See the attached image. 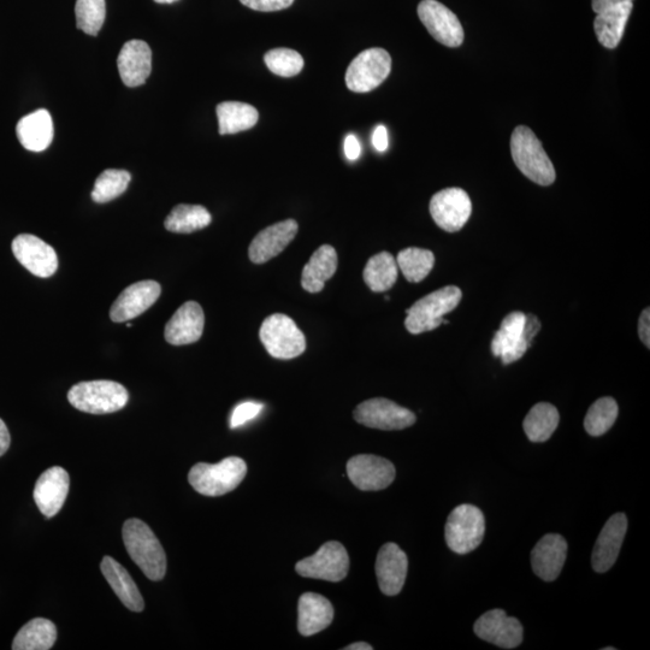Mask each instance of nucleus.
Masks as SVG:
<instances>
[{
    "label": "nucleus",
    "instance_id": "nucleus-34",
    "mask_svg": "<svg viewBox=\"0 0 650 650\" xmlns=\"http://www.w3.org/2000/svg\"><path fill=\"white\" fill-rule=\"evenodd\" d=\"M211 221L210 212L204 206L181 204L170 212L164 226L171 233L191 234L210 226Z\"/></svg>",
    "mask_w": 650,
    "mask_h": 650
},
{
    "label": "nucleus",
    "instance_id": "nucleus-23",
    "mask_svg": "<svg viewBox=\"0 0 650 650\" xmlns=\"http://www.w3.org/2000/svg\"><path fill=\"white\" fill-rule=\"evenodd\" d=\"M118 72L128 87L144 85L152 72V51L143 40H130L124 44L117 58Z\"/></svg>",
    "mask_w": 650,
    "mask_h": 650
},
{
    "label": "nucleus",
    "instance_id": "nucleus-3",
    "mask_svg": "<svg viewBox=\"0 0 650 650\" xmlns=\"http://www.w3.org/2000/svg\"><path fill=\"white\" fill-rule=\"evenodd\" d=\"M247 474L241 458L229 457L217 464L198 463L189 471L188 481L199 494L222 496L238 488Z\"/></svg>",
    "mask_w": 650,
    "mask_h": 650
},
{
    "label": "nucleus",
    "instance_id": "nucleus-21",
    "mask_svg": "<svg viewBox=\"0 0 650 650\" xmlns=\"http://www.w3.org/2000/svg\"><path fill=\"white\" fill-rule=\"evenodd\" d=\"M70 487L68 472L59 466L43 472L34 488V501L46 518L55 517L67 499Z\"/></svg>",
    "mask_w": 650,
    "mask_h": 650
},
{
    "label": "nucleus",
    "instance_id": "nucleus-29",
    "mask_svg": "<svg viewBox=\"0 0 650 650\" xmlns=\"http://www.w3.org/2000/svg\"><path fill=\"white\" fill-rule=\"evenodd\" d=\"M634 4L632 2L617 5L601 11L594 21L596 38L607 49H616L622 40L626 23H628Z\"/></svg>",
    "mask_w": 650,
    "mask_h": 650
},
{
    "label": "nucleus",
    "instance_id": "nucleus-1",
    "mask_svg": "<svg viewBox=\"0 0 650 650\" xmlns=\"http://www.w3.org/2000/svg\"><path fill=\"white\" fill-rule=\"evenodd\" d=\"M122 534L130 558L145 576L151 581H162L167 573V555L149 525L140 519H128Z\"/></svg>",
    "mask_w": 650,
    "mask_h": 650
},
{
    "label": "nucleus",
    "instance_id": "nucleus-9",
    "mask_svg": "<svg viewBox=\"0 0 650 650\" xmlns=\"http://www.w3.org/2000/svg\"><path fill=\"white\" fill-rule=\"evenodd\" d=\"M350 570V557L340 542L330 541L309 558L300 560L295 571L301 577L341 582Z\"/></svg>",
    "mask_w": 650,
    "mask_h": 650
},
{
    "label": "nucleus",
    "instance_id": "nucleus-27",
    "mask_svg": "<svg viewBox=\"0 0 650 650\" xmlns=\"http://www.w3.org/2000/svg\"><path fill=\"white\" fill-rule=\"evenodd\" d=\"M103 575L122 604L133 612H143L145 602L128 571L114 558L105 557L100 565Z\"/></svg>",
    "mask_w": 650,
    "mask_h": 650
},
{
    "label": "nucleus",
    "instance_id": "nucleus-14",
    "mask_svg": "<svg viewBox=\"0 0 650 650\" xmlns=\"http://www.w3.org/2000/svg\"><path fill=\"white\" fill-rule=\"evenodd\" d=\"M475 634L481 640L502 649H514L523 642V626L519 620L508 617L504 610H492L477 619Z\"/></svg>",
    "mask_w": 650,
    "mask_h": 650
},
{
    "label": "nucleus",
    "instance_id": "nucleus-5",
    "mask_svg": "<svg viewBox=\"0 0 650 650\" xmlns=\"http://www.w3.org/2000/svg\"><path fill=\"white\" fill-rule=\"evenodd\" d=\"M69 403L91 415H108L123 409L129 400L127 389L114 381L81 382L69 390Z\"/></svg>",
    "mask_w": 650,
    "mask_h": 650
},
{
    "label": "nucleus",
    "instance_id": "nucleus-18",
    "mask_svg": "<svg viewBox=\"0 0 650 650\" xmlns=\"http://www.w3.org/2000/svg\"><path fill=\"white\" fill-rule=\"evenodd\" d=\"M375 570L381 592L387 596H395L404 588L409 559L398 545L386 543L378 552Z\"/></svg>",
    "mask_w": 650,
    "mask_h": 650
},
{
    "label": "nucleus",
    "instance_id": "nucleus-42",
    "mask_svg": "<svg viewBox=\"0 0 650 650\" xmlns=\"http://www.w3.org/2000/svg\"><path fill=\"white\" fill-rule=\"evenodd\" d=\"M345 156L348 161L354 162L362 155V146H360L359 140L356 135L348 134L345 139L344 144Z\"/></svg>",
    "mask_w": 650,
    "mask_h": 650
},
{
    "label": "nucleus",
    "instance_id": "nucleus-13",
    "mask_svg": "<svg viewBox=\"0 0 650 650\" xmlns=\"http://www.w3.org/2000/svg\"><path fill=\"white\" fill-rule=\"evenodd\" d=\"M419 20L431 37L448 47H458L464 41V29L457 15L437 0H423L418 5Z\"/></svg>",
    "mask_w": 650,
    "mask_h": 650
},
{
    "label": "nucleus",
    "instance_id": "nucleus-25",
    "mask_svg": "<svg viewBox=\"0 0 650 650\" xmlns=\"http://www.w3.org/2000/svg\"><path fill=\"white\" fill-rule=\"evenodd\" d=\"M298 614L299 632L309 637L327 629L333 623L334 607L324 596L306 593L299 599Z\"/></svg>",
    "mask_w": 650,
    "mask_h": 650
},
{
    "label": "nucleus",
    "instance_id": "nucleus-22",
    "mask_svg": "<svg viewBox=\"0 0 650 650\" xmlns=\"http://www.w3.org/2000/svg\"><path fill=\"white\" fill-rule=\"evenodd\" d=\"M205 316L202 306L195 301L183 304L165 325V340L173 346L191 345L202 338Z\"/></svg>",
    "mask_w": 650,
    "mask_h": 650
},
{
    "label": "nucleus",
    "instance_id": "nucleus-32",
    "mask_svg": "<svg viewBox=\"0 0 650 650\" xmlns=\"http://www.w3.org/2000/svg\"><path fill=\"white\" fill-rule=\"evenodd\" d=\"M560 422L557 407L548 403L536 404L524 419L523 428L531 442L541 443L551 439Z\"/></svg>",
    "mask_w": 650,
    "mask_h": 650
},
{
    "label": "nucleus",
    "instance_id": "nucleus-15",
    "mask_svg": "<svg viewBox=\"0 0 650 650\" xmlns=\"http://www.w3.org/2000/svg\"><path fill=\"white\" fill-rule=\"evenodd\" d=\"M14 256L29 273L35 276L51 277L58 269L57 253L45 241L31 234H21L13 241Z\"/></svg>",
    "mask_w": 650,
    "mask_h": 650
},
{
    "label": "nucleus",
    "instance_id": "nucleus-43",
    "mask_svg": "<svg viewBox=\"0 0 650 650\" xmlns=\"http://www.w3.org/2000/svg\"><path fill=\"white\" fill-rule=\"evenodd\" d=\"M372 145L378 152L387 151L389 145L388 132L383 124L375 128L374 134H372Z\"/></svg>",
    "mask_w": 650,
    "mask_h": 650
},
{
    "label": "nucleus",
    "instance_id": "nucleus-44",
    "mask_svg": "<svg viewBox=\"0 0 650 650\" xmlns=\"http://www.w3.org/2000/svg\"><path fill=\"white\" fill-rule=\"evenodd\" d=\"M638 334L644 345L650 347V312L646 309L642 312L640 321H638Z\"/></svg>",
    "mask_w": 650,
    "mask_h": 650
},
{
    "label": "nucleus",
    "instance_id": "nucleus-16",
    "mask_svg": "<svg viewBox=\"0 0 650 650\" xmlns=\"http://www.w3.org/2000/svg\"><path fill=\"white\" fill-rule=\"evenodd\" d=\"M162 288L156 281H141L127 287L118 295L110 310L112 322H128L150 309L161 297Z\"/></svg>",
    "mask_w": 650,
    "mask_h": 650
},
{
    "label": "nucleus",
    "instance_id": "nucleus-49",
    "mask_svg": "<svg viewBox=\"0 0 650 650\" xmlns=\"http://www.w3.org/2000/svg\"><path fill=\"white\" fill-rule=\"evenodd\" d=\"M611 649H616V648H611V647L604 648V650H611Z\"/></svg>",
    "mask_w": 650,
    "mask_h": 650
},
{
    "label": "nucleus",
    "instance_id": "nucleus-10",
    "mask_svg": "<svg viewBox=\"0 0 650 650\" xmlns=\"http://www.w3.org/2000/svg\"><path fill=\"white\" fill-rule=\"evenodd\" d=\"M353 416L359 424L380 430H403L416 423L415 413L383 398L364 401Z\"/></svg>",
    "mask_w": 650,
    "mask_h": 650
},
{
    "label": "nucleus",
    "instance_id": "nucleus-30",
    "mask_svg": "<svg viewBox=\"0 0 650 650\" xmlns=\"http://www.w3.org/2000/svg\"><path fill=\"white\" fill-rule=\"evenodd\" d=\"M216 112L221 135L245 132L259 120L257 109L241 102H223L217 105Z\"/></svg>",
    "mask_w": 650,
    "mask_h": 650
},
{
    "label": "nucleus",
    "instance_id": "nucleus-17",
    "mask_svg": "<svg viewBox=\"0 0 650 650\" xmlns=\"http://www.w3.org/2000/svg\"><path fill=\"white\" fill-rule=\"evenodd\" d=\"M527 315L523 312H511L501 322L499 332H496L492 341V352L499 357L505 365L517 362L523 358L531 346V342L524 334V325Z\"/></svg>",
    "mask_w": 650,
    "mask_h": 650
},
{
    "label": "nucleus",
    "instance_id": "nucleus-31",
    "mask_svg": "<svg viewBox=\"0 0 650 650\" xmlns=\"http://www.w3.org/2000/svg\"><path fill=\"white\" fill-rule=\"evenodd\" d=\"M57 640L56 625L49 619L35 618L22 626L13 642L14 650H49Z\"/></svg>",
    "mask_w": 650,
    "mask_h": 650
},
{
    "label": "nucleus",
    "instance_id": "nucleus-24",
    "mask_svg": "<svg viewBox=\"0 0 650 650\" xmlns=\"http://www.w3.org/2000/svg\"><path fill=\"white\" fill-rule=\"evenodd\" d=\"M566 555L567 542L563 536H543L531 552V565L536 576L545 582L555 581L563 571Z\"/></svg>",
    "mask_w": 650,
    "mask_h": 650
},
{
    "label": "nucleus",
    "instance_id": "nucleus-4",
    "mask_svg": "<svg viewBox=\"0 0 650 650\" xmlns=\"http://www.w3.org/2000/svg\"><path fill=\"white\" fill-rule=\"evenodd\" d=\"M463 293L460 288L447 286L418 300L406 310L405 327L413 335L431 332L443 324V316L457 309Z\"/></svg>",
    "mask_w": 650,
    "mask_h": 650
},
{
    "label": "nucleus",
    "instance_id": "nucleus-11",
    "mask_svg": "<svg viewBox=\"0 0 650 650\" xmlns=\"http://www.w3.org/2000/svg\"><path fill=\"white\" fill-rule=\"evenodd\" d=\"M471 212L469 194L462 188L443 189L430 200L431 217L437 226L448 233L459 232L469 221Z\"/></svg>",
    "mask_w": 650,
    "mask_h": 650
},
{
    "label": "nucleus",
    "instance_id": "nucleus-48",
    "mask_svg": "<svg viewBox=\"0 0 650 650\" xmlns=\"http://www.w3.org/2000/svg\"><path fill=\"white\" fill-rule=\"evenodd\" d=\"M158 4H173L179 2V0H155Z\"/></svg>",
    "mask_w": 650,
    "mask_h": 650
},
{
    "label": "nucleus",
    "instance_id": "nucleus-6",
    "mask_svg": "<svg viewBox=\"0 0 650 650\" xmlns=\"http://www.w3.org/2000/svg\"><path fill=\"white\" fill-rule=\"evenodd\" d=\"M486 533V519L480 508L464 504L449 514L445 536L452 552L464 555L480 547Z\"/></svg>",
    "mask_w": 650,
    "mask_h": 650
},
{
    "label": "nucleus",
    "instance_id": "nucleus-36",
    "mask_svg": "<svg viewBox=\"0 0 650 650\" xmlns=\"http://www.w3.org/2000/svg\"><path fill=\"white\" fill-rule=\"evenodd\" d=\"M618 404L613 398H601L590 407L584 419V428L592 436H602L616 423Z\"/></svg>",
    "mask_w": 650,
    "mask_h": 650
},
{
    "label": "nucleus",
    "instance_id": "nucleus-20",
    "mask_svg": "<svg viewBox=\"0 0 650 650\" xmlns=\"http://www.w3.org/2000/svg\"><path fill=\"white\" fill-rule=\"evenodd\" d=\"M626 531L628 518L624 513L614 514L607 520L593 551L592 563L596 572L604 573L612 569L622 549Z\"/></svg>",
    "mask_w": 650,
    "mask_h": 650
},
{
    "label": "nucleus",
    "instance_id": "nucleus-45",
    "mask_svg": "<svg viewBox=\"0 0 650 650\" xmlns=\"http://www.w3.org/2000/svg\"><path fill=\"white\" fill-rule=\"evenodd\" d=\"M629 2H632V0H593L592 5L595 13L599 14L601 11Z\"/></svg>",
    "mask_w": 650,
    "mask_h": 650
},
{
    "label": "nucleus",
    "instance_id": "nucleus-37",
    "mask_svg": "<svg viewBox=\"0 0 650 650\" xmlns=\"http://www.w3.org/2000/svg\"><path fill=\"white\" fill-rule=\"evenodd\" d=\"M132 176L126 170L108 169L98 176L92 199L98 204L111 202L127 191Z\"/></svg>",
    "mask_w": 650,
    "mask_h": 650
},
{
    "label": "nucleus",
    "instance_id": "nucleus-40",
    "mask_svg": "<svg viewBox=\"0 0 650 650\" xmlns=\"http://www.w3.org/2000/svg\"><path fill=\"white\" fill-rule=\"evenodd\" d=\"M263 409V404L253 403V401H247V403L236 406L232 417H230V428L236 429L242 427V425L260 415Z\"/></svg>",
    "mask_w": 650,
    "mask_h": 650
},
{
    "label": "nucleus",
    "instance_id": "nucleus-46",
    "mask_svg": "<svg viewBox=\"0 0 650 650\" xmlns=\"http://www.w3.org/2000/svg\"><path fill=\"white\" fill-rule=\"evenodd\" d=\"M11 437L7 425L0 419V457L8 452Z\"/></svg>",
    "mask_w": 650,
    "mask_h": 650
},
{
    "label": "nucleus",
    "instance_id": "nucleus-47",
    "mask_svg": "<svg viewBox=\"0 0 650 650\" xmlns=\"http://www.w3.org/2000/svg\"><path fill=\"white\" fill-rule=\"evenodd\" d=\"M345 649L346 650H372L374 648H372L370 646V644H368V643L357 642V643L351 644V646H348Z\"/></svg>",
    "mask_w": 650,
    "mask_h": 650
},
{
    "label": "nucleus",
    "instance_id": "nucleus-35",
    "mask_svg": "<svg viewBox=\"0 0 650 650\" xmlns=\"http://www.w3.org/2000/svg\"><path fill=\"white\" fill-rule=\"evenodd\" d=\"M397 259L398 268L406 280L418 283L425 279L433 270L435 264L434 253L423 248L410 247L401 251Z\"/></svg>",
    "mask_w": 650,
    "mask_h": 650
},
{
    "label": "nucleus",
    "instance_id": "nucleus-28",
    "mask_svg": "<svg viewBox=\"0 0 650 650\" xmlns=\"http://www.w3.org/2000/svg\"><path fill=\"white\" fill-rule=\"evenodd\" d=\"M338 270V253L330 245H323L312 254L303 270L301 286L309 293L323 291L325 282L332 279Z\"/></svg>",
    "mask_w": 650,
    "mask_h": 650
},
{
    "label": "nucleus",
    "instance_id": "nucleus-41",
    "mask_svg": "<svg viewBox=\"0 0 650 650\" xmlns=\"http://www.w3.org/2000/svg\"><path fill=\"white\" fill-rule=\"evenodd\" d=\"M242 5L262 13L285 10L294 3V0H240Z\"/></svg>",
    "mask_w": 650,
    "mask_h": 650
},
{
    "label": "nucleus",
    "instance_id": "nucleus-2",
    "mask_svg": "<svg viewBox=\"0 0 650 650\" xmlns=\"http://www.w3.org/2000/svg\"><path fill=\"white\" fill-rule=\"evenodd\" d=\"M511 152L517 168L537 185L551 186L555 181L554 165L530 128L519 126L514 129Z\"/></svg>",
    "mask_w": 650,
    "mask_h": 650
},
{
    "label": "nucleus",
    "instance_id": "nucleus-12",
    "mask_svg": "<svg viewBox=\"0 0 650 650\" xmlns=\"http://www.w3.org/2000/svg\"><path fill=\"white\" fill-rule=\"evenodd\" d=\"M347 475L358 489L364 492H378L394 482L397 472L393 463L387 459L372 454H360L348 460Z\"/></svg>",
    "mask_w": 650,
    "mask_h": 650
},
{
    "label": "nucleus",
    "instance_id": "nucleus-26",
    "mask_svg": "<svg viewBox=\"0 0 650 650\" xmlns=\"http://www.w3.org/2000/svg\"><path fill=\"white\" fill-rule=\"evenodd\" d=\"M17 138L26 150L43 152L53 140V121L50 112L40 109L22 117L16 127Z\"/></svg>",
    "mask_w": 650,
    "mask_h": 650
},
{
    "label": "nucleus",
    "instance_id": "nucleus-38",
    "mask_svg": "<svg viewBox=\"0 0 650 650\" xmlns=\"http://www.w3.org/2000/svg\"><path fill=\"white\" fill-rule=\"evenodd\" d=\"M75 15L80 31L96 37L105 22V0H76Z\"/></svg>",
    "mask_w": 650,
    "mask_h": 650
},
{
    "label": "nucleus",
    "instance_id": "nucleus-19",
    "mask_svg": "<svg viewBox=\"0 0 650 650\" xmlns=\"http://www.w3.org/2000/svg\"><path fill=\"white\" fill-rule=\"evenodd\" d=\"M298 223L282 221L265 228L253 239L248 250L251 262L264 264L279 256L298 234Z\"/></svg>",
    "mask_w": 650,
    "mask_h": 650
},
{
    "label": "nucleus",
    "instance_id": "nucleus-33",
    "mask_svg": "<svg viewBox=\"0 0 650 650\" xmlns=\"http://www.w3.org/2000/svg\"><path fill=\"white\" fill-rule=\"evenodd\" d=\"M398 264L392 254L381 252L369 259L364 269V281L372 292L389 291L398 280Z\"/></svg>",
    "mask_w": 650,
    "mask_h": 650
},
{
    "label": "nucleus",
    "instance_id": "nucleus-8",
    "mask_svg": "<svg viewBox=\"0 0 650 650\" xmlns=\"http://www.w3.org/2000/svg\"><path fill=\"white\" fill-rule=\"evenodd\" d=\"M392 70V58L386 50L369 49L353 59L346 73L348 90L368 93L386 80Z\"/></svg>",
    "mask_w": 650,
    "mask_h": 650
},
{
    "label": "nucleus",
    "instance_id": "nucleus-7",
    "mask_svg": "<svg viewBox=\"0 0 650 650\" xmlns=\"http://www.w3.org/2000/svg\"><path fill=\"white\" fill-rule=\"evenodd\" d=\"M259 338L271 357L293 359L306 350L305 335L291 317L275 313L269 316L259 330Z\"/></svg>",
    "mask_w": 650,
    "mask_h": 650
},
{
    "label": "nucleus",
    "instance_id": "nucleus-39",
    "mask_svg": "<svg viewBox=\"0 0 650 650\" xmlns=\"http://www.w3.org/2000/svg\"><path fill=\"white\" fill-rule=\"evenodd\" d=\"M264 62L271 73L282 78H293L304 68V58L291 49H274L265 53Z\"/></svg>",
    "mask_w": 650,
    "mask_h": 650
}]
</instances>
